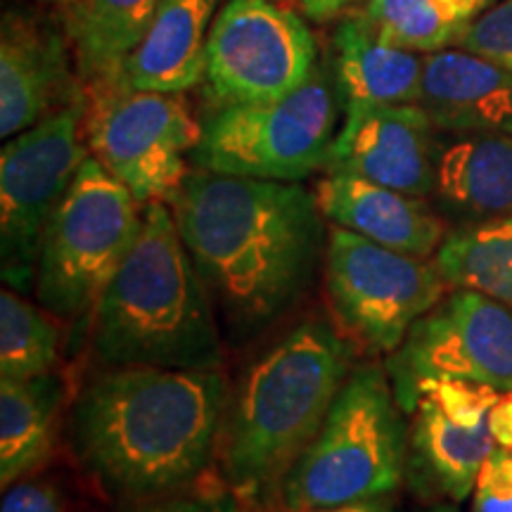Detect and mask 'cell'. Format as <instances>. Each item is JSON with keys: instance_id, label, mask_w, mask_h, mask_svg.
Listing matches in <instances>:
<instances>
[{"instance_id": "26", "label": "cell", "mask_w": 512, "mask_h": 512, "mask_svg": "<svg viewBox=\"0 0 512 512\" xmlns=\"http://www.w3.org/2000/svg\"><path fill=\"white\" fill-rule=\"evenodd\" d=\"M501 394L489 384L460 380V377H430L418 387V401H432L446 418L467 427L489 420L491 408L496 406Z\"/></svg>"}, {"instance_id": "13", "label": "cell", "mask_w": 512, "mask_h": 512, "mask_svg": "<svg viewBox=\"0 0 512 512\" xmlns=\"http://www.w3.org/2000/svg\"><path fill=\"white\" fill-rule=\"evenodd\" d=\"M62 22L8 8L0 22V136L12 138L86 93Z\"/></svg>"}, {"instance_id": "34", "label": "cell", "mask_w": 512, "mask_h": 512, "mask_svg": "<svg viewBox=\"0 0 512 512\" xmlns=\"http://www.w3.org/2000/svg\"><path fill=\"white\" fill-rule=\"evenodd\" d=\"M280 3H285V5H290V8H297L299 12H304V8L311 3V0H280Z\"/></svg>"}, {"instance_id": "18", "label": "cell", "mask_w": 512, "mask_h": 512, "mask_svg": "<svg viewBox=\"0 0 512 512\" xmlns=\"http://www.w3.org/2000/svg\"><path fill=\"white\" fill-rule=\"evenodd\" d=\"M328 62L344 117L370 107L420 102L425 55L382 41L363 12L339 19Z\"/></svg>"}, {"instance_id": "30", "label": "cell", "mask_w": 512, "mask_h": 512, "mask_svg": "<svg viewBox=\"0 0 512 512\" xmlns=\"http://www.w3.org/2000/svg\"><path fill=\"white\" fill-rule=\"evenodd\" d=\"M0 512H64L55 484L41 479H19L5 489Z\"/></svg>"}, {"instance_id": "1", "label": "cell", "mask_w": 512, "mask_h": 512, "mask_svg": "<svg viewBox=\"0 0 512 512\" xmlns=\"http://www.w3.org/2000/svg\"><path fill=\"white\" fill-rule=\"evenodd\" d=\"M169 207L233 332H256L290 311L325 259V219L302 183L200 169Z\"/></svg>"}, {"instance_id": "32", "label": "cell", "mask_w": 512, "mask_h": 512, "mask_svg": "<svg viewBox=\"0 0 512 512\" xmlns=\"http://www.w3.org/2000/svg\"><path fill=\"white\" fill-rule=\"evenodd\" d=\"M354 3L356 0H311L302 15L313 19V22H328V19L342 15V12L351 8Z\"/></svg>"}, {"instance_id": "24", "label": "cell", "mask_w": 512, "mask_h": 512, "mask_svg": "<svg viewBox=\"0 0 512 512\" xmlns=\"http://www.w3.org/2000/svg\"><path fill=\"white\" fill-rule=\"evenodd\" d=\"M361 12L382 41L420 55L453 48L477 15L472 0H368Z\"/></svg>"}, {"instance_id": "8", "label": "cell", "mask_w": 512, "mask_h": 512, "mask_svg": "<svg viewBox=\"0 0 512 512\" xmlns=\"http://www.w3.org/2000/svg\"><path fill=\"white\" fill-rule=\"evenodd\" d=\"M91 157L86 93L48 114L0 150V268L5 287L29 292L50 216Z\"/></svg>"}, {"instance_id": "12", "label": "cell", "mask_w": 512, "mask_h": 512, "mask_svg": "<svg viewBox=\"0 0 512 512\" xmlns=\"http://www.w3.org/2000/svg\"><path fill=\"white\" fill-rule=\"evenodd\" d=\"M387 375L406 415L418 406L420 382L430 377H460L512 392V309L451 287L389 354Z\"/></svg>"}, {"instance_id": "33", "label": "cell", "mask_w": 512, "mask_h": 512, "mask_svg": "<svg viewBox=\"0 0 512 512\" xmlns=\"http://www.w3.org/2000/svg\"><path fill=\"white\" fill-rule=\"evenodd\" d=\"M41 3L53 5V8L64 10V8H72V5H76V3H81V0H41Z\"/></svg>"}, {"instance_id": "25", "label": "cell", "mask_w": 512, "mask_h": 512, "mask_svg": "<svg viewBox=\"0 0 512 512\" xmlns=\"http://www.w3.org/2000/svg\"><path fill=\"white\" fill-rule=\"evenodd\" d=\"M60 361V328L50 313L27 302L22 292H0V377L29 380L55 373Z\"/></svg>"}, {"instance_id": "28", "label": "cell", "mask_w": 512, "mask_h": 512, "mask_svg": "<svg viewBox=\"0 0 512 512\" xmlns=\"http://www.w3.org/2000/svg\"><path fill=\"white\" fill-rule=\"evenodd\" d=\"M472 512H512V451L496 446L472 489Z\"/></svg>"}, {"instance_id": "11", "label": "cell", "mask_w": 512, "mask_h": 512, "mask_svg": "<svg viewBox=\"0 0 512 512\" xmlns=\"http://www.w3.org/2000/svg\"><path fill=\"white\" fill-rule=\"evenodd\" d=\"M316 36L280 0H226L207 41L204 91L216 107L275 100L318 67Z\"/></svg>"}, {"instance_id": "4", "label": "cell", "mask_w": 512, "mask_h": 512, "mask_svg": "<svg viewBox=\"0 0 512 512\" xmlns=\"http://www.w3.org/2000/svg\"><path fill=\"white\" fill-rule=\"evenodd\" d=\"M91 351L105 368L216 370L221 363L214 299L169 204L143 207L138 238L95 306Z\"/></svg>"}, {"instance_id": "36", "label": "cell", "mask_w": 512, "mask_h": 512, "mask_svg": "<svg viewBox=\"0 0 512 512\" xmlns=\"http://www.w3.org/2000/svg\"><path fill=\"white\" fill-rule=\"evenodd\" d=\"M430 512H458V510L451 508V505H437V508L430 510Z\"/></svg>"}, {"instance_id": "3", "label": "cell", "mask_w": 512, "mask_h": 512, "mask_svg": "<svg viewBox=\"0 0 512 512\" xmlns=\"http://www.w3.org/2000/svg\"><path fill=\"white\" fill-rule=\"evenodd\" d=\"M349 373V342L318 320L297 325L249 366L221 432L223 475L238 501L280 498Z\"/></svg>"}, {"instance_id": "17", "label": "cell", "mask_w": 512, "mask_h": 512, "mask_svg": "<svg viewBox=\"0 0 512 512\" xmlns=\"http://www.w3.org/2000/svg\"><path fill=\"white\" fill-rule=\"evenodd\" d=\"M221 0H159L136 48L107 83L150 93H185L204 79L207 41Z\"/></svg>"}, {"instance_id": "6", "label": "cell", "mask_w": 512, "mask_h": 512, "mask_svg": "<svg viewBox=\"0 0 512 512\" xmlns=\"http://www.w3.org/2000/svg\"><path fill=\"white\" fill-rule=\"evenodd\" d=\"M143 223V204L93 155L50 216L34 292L55 320L88 325Z\"/></svg>"}, {"instance_id": "16", "label": "cell", "mask_w": 512, "mask_h": 512, "mask_svg": "<svg viewBox=\"0 0 512 512\" xmlns=\"http://www.w3.org/2000/svg\"><path fill=\"white\" fill-rule=\"evenodd\" d=\"M418 105L441 133L512 136V72L463 48L425 55Z\"/></svg>"}, {"instance_id": "14", "label": "cell", "mask_w": 512, "mask_h": 512, "mask_svg": "<svg viewBox=\"0 0 512 512\" xmlns=\"http://www.w3.org/2000/svg\"><path fill=\"white\" fill-rule=\"evenodd\" d=\"M441 131L418 102L382 105L342 117L325 174L366 178L430 197L437 183Z\"/></svg>"}, {"instance_id": "31", "label": "cell", "mask_w": 512, "mask_h": 512, "mask_svg": "<svg viewBox=\"0 0 512 512\" xmlns=\"http://www.w3.org/2000/svg\"><path fill=\"white\" fill-rule=\"evenodd\" d=\"M299 512H396V508L394 503L389 501V496H377V498H366V501L330 505V508L299 510Z\"/></svg>"}, {"instance_id": "22", "label": "cell", "mask_w": 512, "mask_h": 512, "mask_svg": "<svg viewBox=\"0 0 512 512\" xmlns=\"http://www.w3.org/2000/svg\"><path fill=\"white\" fill-rule=\"evenodd\" d=\"M159 0H81L62 10L83 88L107 83L136 48Z\"/></svg>"}, {"instance_id": "2", "label": "cell", "mask_w": 512, "mask_h": 512, "mask_svg": "<svg viewBox=\"0 0 512 512\" xmlns=\"http://www.w3.org/2000/svg\"><path fill=\"white\" fill-rule=\"evenodd\" d=\"M228 406L219 370L105 368L74 403L76 456L124 501L181 494L219 451Z\"/></svg>"}, {"instance_id": "19", "label": "cell", "mask_w": 512, "mask_h": 512, "mask_svg": "<svg viewBox=\"0 0 512 512\" xmlns=\"http://www.w3.org/2000/svg\"><path fill=\"white\" fill-rule=\"evenodd\" d=\"M411 415L406 477L422 494L463 503L496 448L489 420L475 427L458 425L427 399H420Z\"/></svg>"}, {"instance_id": "23", "label": "cell", "mask_w": 512, "mask_h": 512, "mask_svg": "<svg viewBox=\"0 0 512 512\" xmlns=\"http://www.w3.org/2000/svg\"><path fill=\"white\" fill-rule=\"evenodd\" d=\"M432 259L448 287L479 292L512 309V214L448 230Z\"/></svg>"}, {"instance_id": "5", "label": "cell", "mask_w": 512, "mask_h": 512, "mask_svg": "<svg viewBox=\"0 0 512 512\" xmlns=\"http://www.w3.org/2000/svg\"><path fill=\"white\" fill-rule=\"evenodd\" d=\"M387 368H351L323 425L285 477L287 512L389 496L406 479L408 427Z\"/></svg>"}, {"instance_id": "27", "label": "cell", "mask_w": 512, "mask_h": 512, "mask_svg": "<svg viewBox=\"0 0 512 512\" xmlns=\"http://www.w3.org/2000/svg\"><path fill=\"white\" fill-rule=\"evenodd\" d=\"M453 48L470 50L512 72V0H496L472 17Z\"/></svg>"}, {"instance_id": "7", "label": "cell", "mask_w": 512, "mask_h": 512, "mask_svg": "<svg viewBox=\"0 0 512 512\" xmlns=\"http://www.w3.org/2000/svg\"><path fill=\"white\" fill-rule=\"evenodd\" d=\"M330 62H318L297 91L275 100L216 107L202 124L192 159L200 169L261 181L302 183L325 171L339 131Z\"/></svg>"}, {"instance_id": "21", "label": "cell", "mask_w": 512, "mask_h": 512, "mask_svg": "<svg viewBox=\"0 0 512 512\" xmlns=\"http://www.w3.org/2000/svg\"><path fill=\"white\" fill-rule=\"evenodd\" d=\"M64 384L57 373L0 382V482L3 489L41 470L53 456Z\"/></svg>"}, {"instance_id": "9", "label": "cell", "mask_w": 512, "mask_h": 512, "mask_svg": "<svg viewBox=\"0 0 512 512\" xmlns=\"http://www.w3.org/2000/svg\"><path fill=\"white\" fill-rule=\"evenodd\" d=\"M325 294L339 328L370 354H392L408 330L451 290L434 259L375 245L332 226L325 245Z\"/></svg>"}, {"instance_id": "10", "label": "cell", "mask_w": 512, "mask_h": 512, "mask_svg": "<svg viewBox=\"0 0 512 512\" xmlns=\"http://www.w3.org/2000/svg\"><path fill=\"white\" fill-rule=\"evenodd\" d=\"M202 124L183 93L131 91L119 83L86 88L91 155L143 204H171L188 178Z\"/></svg>"}, {"instance_id": "20", "label": "cell", "mask_w": 512, "mask_h": 512, "mask_svg": "<svg viewBox=\"0 0 512 512\" xmlns=\"http://www.w3.org/2000/svg\"><path fill=\"white\" fill-rule=\"evenodd\" d=\"M432 195L465 223L512 214V136L446 133Z\"/></svg>"}, {"instance_id": "15", "label": "cell", "mask_w": 512, "mask_h": 512, "mask_svg": "<svg viewBox=\"0 0 512 512\" xmlns=\"http://www.w3.org/2000/svg\"><path fill=\"white\" fill-rule=\"evenodd\" d=\"M313 192L325 221L396 252L432 259L448 233L446 221L425 197L384 188L366 178L325 174Z\"/></svg>"}, {"instance_id": "29", "label": "cell", "mask_w": 512, "mask_h": 512, "mask_svg": "<svg viewBox=\"0 0 512 512\" xmlns=\"http://www.w3.org/2000/svg\"><path fill=\"white\" fill-rule=\"evenodd\" d=\"M233 498L223 494H209V491L188 489L181 491V494L133 503L124 512H238V505H235Z\"/></svg>"}, {"instance_id": "35", "label": "cell", "mask_w": 512, "mask_h": 512, "mask_svg": "<svg viewBox=\"0 0 512 512\" xmlns=\"http://www.w3.org/2000/svg\"><path fill=\"white\" fill-rule=\"evenodd\" d=\"M472 3H475V10H477V15H479V12H482L484 8H489V5L494 3V0H472Z\"/></svg>"}]
</instances>
